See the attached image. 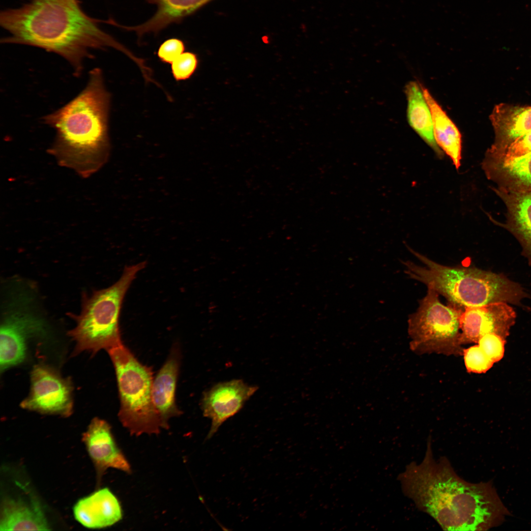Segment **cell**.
Wrapping results in <instances>:
<instances>
[{"label":"cell","instance_id":"cell-3","mask_svg":"<svg viewBox=\"0 0 531 531\" xmlns=\"http://www.w3.org/2000/svg\"><path fill=\"white\" fill-rule=\"evenodd\" d=\"M110 99L102 71L94 68L76 96L42 118L56 131L54 153L64 165L82 174L97 170L108 156Z\"/></svg>","mask_w":531,"mask_h":531},{"label":"cell","instance_id":"cell-16","mask_svg":"<svg viewBox=\"0 0 531 531\" xmlns=\"http://www.w3.org/2000/svg\"><path fill=\"white\" fill-rule=\"evenodd\" d=\"M180 356L179 346L173 347L169 357L153 381V401L163 429L169 428L168 421L171 418L182 413L175 400Z\"/></svg>","mask_w":531,"mask_h":531},{"label":"cell","instance_id":"cell-17","mask_svg":"<svg viewBox=\"0 0 531 531\" xmlns=\"http://www.w3.org/2000/svg\"><path fill=\"white\" fill-rule=\"evenodd\" d=\"M39 503L21 499H8L2 504L0 531L50 530Z\"/></svg>","mask_w":531,"mask_h":531},{"label":"cell","instance_id":"cell-9","mask_svg":"<svg viewBox=\"0 0 531 531\" xmlns=\"http://www.w3.org/2000/svg\"><path fill=\"white\" fill-rule=\"evenodd\" d=\"M46 330L43 319L23 307L7 312L0 326V371L23 362L28 342L32 338L44 336Z\"/></svg>","mask_w":531,"mask_h":531},{"label":"cell","instance_id":"cell-11","mask_svg":"<svg viewBox=\"0 0 531 531\" xmlns=\"http://www.w3.org/2000/svg\"><path fill=\"white\" fill-rule=\"evenodd\" d=\"M515 319L514 310L505 302L466 307L460 318L462 344L477 343L488 333H495L505 339Z\"/></svg>","mask_w":531,"mask_h":531},{"label":"cell","instance_id":"cell-21","mask_svg":"<svg viewBox=\"0 0 531 531\" xmlns=\"http://www.w3.org/2000/svg\"><path fill=\"white\" fill-rule=\"evenodd\" d=\"M531 153V130L496 153L486 152L483 164L506 163Z\"/></svg>","mask_w":531,"mask_h":531},{"label":"cell","instance_id":"cell-13","mask_svg":"<svg viewBox=\"0 0 531 531\" xmlns=\"http://www.w3.org/2000/svg\"><path fill=\"white\" fill-rule=\"evenodd\" d=\"M489 118L494 140L486 152L494 153L531 130V106L500 103L494 107Z\"/></svg>","mask_w":531,"mask_h":531},{"label":"cell","instance_id":"cell-25","mask_svg":"<svg viewBox=\"0 0 531 531\" xmlns=\"http://www.w3.org/2000/svg\"><path fill=\"white\" fill-rule=\"evenodd\" d=\"M185 50L184 42L178 38L168 39L163 42L158 50V56L164 62L172 63Z\"/></svg>","mask_w":531,"mask_h":531},{"label":"cell","instance_id":"cell-24","mask_svg":"<svg viewBox=\"0 0 531 531\" xmlns=\"http://www.w3.org/2000/svg\"><path fill=\"white\" fill-rule=\"evenodd\" d=\"M505 339L495 333H488L482 336L477 344L494 362L500 360L504 354Z\"/></svg>","mask_w":531,"mask_h":531},{"label":"cell","instance_id":"cell-8","mask_svg":"<svg viewBox=\"0 0 531 531\" xmlns=\"http://www.w3.org/2000/svg\"><path fill=\"white\" fill-rule=\"evenodd\" d=\"M30 382V392L21 404L23 408L44 414H71L73 388L69 380L49 366L37 364L31 372Z\"/></svg>","mask_w":531,"mask_h":531},{"label":"cell","instance_id":"cell-14","mask_svg":"<svg viewBox=\"0 0 531 531\" xmlns=\"http://www.w3.org/2000/svg\"><path fill=\"white\" fill-rule=\"evenodd\" d=\"M493 190L506 208L505 222L500 226L510 232L522 247V255L531 266V191H515L496 187Z\"/></svg>","mask_w":531,"mask_h":531},{"label":"cell","instance_id":"cell-12","mask_svg":"<svg viewBox=\"0 0 531 531\" xmlns=\"http://www.w3.org/2000/svg\"><path fill=\"white\" fill-rule=\"evenodd\" d=\"M82 441L94 465L99 480L109 468L131 472V466L118 446L111 426L106 421L93 418L83 434Z\"/></svg>","mask_w":531,"mask_h":531},{"label":"cell","instance_id":"cell-1","mask_svg":"<svg viewBox=\"0 0 531 531\" xmlns=\"http://www.w3.org/2000/svg\"><path fill=\"white\" fill-rule=\"evenodd\" d=\"M398 480L404 495L445 531H487L511 515L491 481L467 482L446 457L436 460L430 438L422 461L407 465Z\"/></svg>","mask_w":531,"mask_h":531},{"label":"cell","instance_id":"cell-23","mask_svg":"<svg viewBox=\"0 0 531 531\" xmlns=\"http://www.w3.org/2000/svg\"><path fill=\"white\" fill-rule=\"evenodd\" d=\"M198 63V60L195 54L183 52L172 63L171 69L174 79L177 81L189 79L195 71Z\"/></svg>","mask_w":531,"mask_h":531},{"label":"cell","instance_id":"cell-2","mask_svg":"<svg viewBox=\"0 0 531 531\" xmlns=\"http://www.w3.org/2000/svg\"><path fill=\"white\" fill-rule=\"evenodd\" d=\"M101 21L88 15L78 0H31L22 6L0 12V24L9 35L3 44L38 47L61 56L81 75L84 62L92 50L112 48L137 65L143 59L99 26Z\"/></svg>","mask_w":531,"mask_h":531},{"label":"cell","instance_id":"cell-20","mask_svg":"<svg viewBox=\"0 0 531 531\" xmlns=\"http://www.w3.org/2000/svg\"><path fill=\"white\" fill-rule=\"evenodd\" d=\"M482 168L497 187L510 191H531V153L506 163L482 164Z\"/></svg>","mask_w":531,"mask_h":531},{"label":"cell","instance_id":"cell-15","mask_svg":"<svg viewBox=\"0 0 531 531\" xmlns=\"http://www.w3.org/2000/svg\"><path fill=\"white\" fill-rule=\"evenodd\" d=\"M75 519L89 529L108 527L123 516L120 502L108 488L100 489L79 500L73 508Z\"/></svg>","mask_w":531,"mask_h":531},{"label":"cell","instance_id":"cell-6","mask_svg":"<svg viewBox=\"0 0 531 531\" xmlns=\"http://www.w3.org/2000/svg\"><path fill=\"white\" fill-rule=\"evenodd\" d=\"M117 376L122 425L131 435L157 434L162 428L152 398V372L122 344L108 351Z\"/></svg>","mask_w":531,"mask_h":531},{"label":"cell","instance_id":"cell-19","mask_svg":"<svg viewBox=\"0 0 531 531\" xmlns=\"http://www.w3.org/2000/svg\"><path fill=\"white\" fill-rule=\"evenodd\" d=\"M422 88L431 110L436 143L442 151L450 158L455 168L458 169L461 160V133L430 91L422 86Z\"/></svg>","mask_w":531,"mask_h":531},{"label":"cell","instance_id":"cell-7","mask_svg":"<svg viewBox=\"0 0 531 531\" xmlns=\"http://www.w3.org/2000/svg\"><path fill=\"white\" fill-rule=\"evenodd\" d=\"M464 308L442 304L439 294L428 288L416 311L409 316L410 347L417 354L463 355L460 318Z\"/></svg>","mask_w":531,"mask_h":531},{"label":"cell","instance_id":"cell-18","mask_svg":"<svg viewBox=\"0 0 531 531\" xmlns=\"http://www.w3.org/2000/svg\"><path fill=\"white\" fill-rule=\"evenodd\" d=\"M407 100V118L412 129L435 151L439 157L443 152L436 143L430 108L425 98L422 86L409 82L405 86Z\"/></svg>","mask_w":531,"mask_h":531},{"label":"cell","instance_id":"cell-5","mask_svg":"<svg viewBox=\"0 0 531 531\" xmlns=\"http://www.w3.org/2000/svg\"><path fill=\"white\" fill-rule=\"evenodd\" d=\"M145 261L126 266L120 278L110 287L84 295L82 310L73 315L76 326L68 332L75 342L74 354L85 351L95 354L122 344L119 329V317L125 295L137 273L144 269Z\"/></svg>","mask_w":531,"mask_h":531},{"label":"cell","instance_id":"cell-4","mask_svg":"<svg viewBox=\"0 0 531 531\" xmlns=\"http://www.w3.org/2000/svg\"><path fill=\"white\" fill-rule=\"evenodd\" d=\"M422 266L407 261L405 273L462 308L496 302L519 305L529 295L518 283L503 275L472 267L440 265L408 247Z\"/></svg>","mask_w":531,"mask_h":531},{"label":"cell","instance_id":"cell-10","mask_svg":"<svg viewBox=\"0 0 531 531\" xmlns=\"http://www.w3.org/2000/svg\"><path fill=\"white\" fill-rule=\"evenodd\" d=\"M258 387L241 379L218 383L203 393L201 408L205 417L211 420L206 439L211 438L220 426L243 408Z\"/></svg>","mask_w":531,"mask_h":531},{"label":"cell","instance_id":"cell-22","mask_svg":"<svg viewBox=\"0 0 531 531\" xmlns=\"http://www.w3.org/2000/svg\"><path fill=\"white\" fill-rule=\"evenodd\" d=\"M463 355L465 367L469 373H485L494 363L478 344L464 349Z\"/></svg>","mask_w":531,"mask_h":531}]
</instances>
